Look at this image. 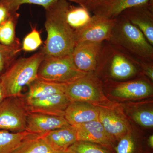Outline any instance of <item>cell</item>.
<instances>
[{
    "label": "cell",
    "mask_w": 153,
    "mask_h": 153,
    "mask_svg": "<svg viewBox=\"0 0 153 153\" xmlns=\"http://www.w3.org/2000/svg\"><path fill=\"white\" fill-rule=\"evenodd\" d=\"M68 3L66 12L67 23L74 31L85 26L91 18L90 12L86 8L75 6Z\"/></svg>",
    "instance_id": "23"
},
{
    "label": "cell",
    "mask_w": 153,
    "mask_h": 153,
    "mask_svg": "<svg viewBox=\"0 0 153 153\" xmlns=\"http://www.w3.org/2000/svg\"><path fill=\"white\" fill-rule=\"evenodd\" d=\"M98 120L114 140L120 139L128 132V126L124 120L108 110L99 108Z\"/></svg>",
    "instance_id": "18"
},
{
    "label": "cell",
    "mask_w": 153,
    "mask_h": 153,
    "mask_svg": "<svg viewBox=\"0 0 153 153\" xmlns=\"http://www.w3.org/2000/svg\"><path fill=\"white\" fill-rule=\"evenodd\" d=\"M87 73L76 67L71 54L60 56L45 55L38 68V78L48 82L68 84Z\"/></svg>",
    "instance_id": "5"
},
{
    "label": "cell",
    "mask_w": 153,
    "mask_h": 153,
    "mask_svg": "<svg viewBox=\"0 0 153 153\" xmlns=\"http://www.w3.org/2000/svg\"><path fill=\"white\" fill-rule=\"evenodd\" d=\"M113 88L111 94L123 98H140L153 94V87L150 82L143 79L117 83Z\"/></svg>",
    "instance_id": "16"
},
{
    "label": "cell",
    "mask_w": 153,
    "mask_h": 153,
    "mask_svg": "<svg viewBox=\"0 0 153 153\" xmlns=\"http://www.w3.org/2000/svg\"><path fill=\"white\" fill-rule=\"evenodd\" d=\"M135 142L131 134L128 133L121 138L115 148L116 153H133Z\"/></svg>",
    "instance_id": "29"
},
{
    "label": "cell",
    "mask_w": 153,
    "mask_h": 153,
    "mask_svg": "<svg viewBox=\"0 0 153 153\" xmlns=\"http://www.w3.org/2000/svg\"><path fill=\"white\" fill-rule=\"evenodd\" d=\"M24 98L29 113L63 117L65 111L71 101L65 94H52L34 99Z\"/></svg>",
    "instance_id": "9"
},
{
    "label": "cell",
    "mask_w": 153,
    "mask_h": 153,
    "mask_svg": "<svg viewBox=\"0 0 153 153\" xmlns=\"http://www.w3.org/2000/svg\"><path fill=\"white\" fill-rule=\"evenodd\" d=\"M138 67L136 62L109 42H102L95 71H105L110 78L125 80L135 76L139 72Z\"/></svg>",
    "instance_id": "4"
},
{
    "label": "cell",
    "mask_w": 153,
    "mask_h": 153,
    "mask_svg": "<svg viewBox=\"0 0 153 153\" xmlns=\"http://www.w3.org/2000/svg\"><path fill=\"white\" fill-rule=\"evenodd\" d=\"M73 126L76 130L77 141L88 142L102 146H110L114 141L98 120Z\"/></svg>",
    "instance_id": "12"
},
{
    "label": "cell",
    "mask_w": 153,
    "mask_h": 153,
    "mask_svg": "<svg viewBox=\"0 0 153 153\" xmlns=\"http://www.w3.org/2000/svg\"><path fill=\"white\" fill-rule=\"evenodd\" d=\"M42 44L40 33L36 28H34L25 36L22 43V49L25 52L35 51Z\"/></svg>",
    "instance_id": "26"
},
{
    "label": "cell",
    "mask_w": 153,
    "mask_h": 153,
    "mask_svg": "<svg viewBox=\"0 0 153 153\" xmlns=\"http://www.w3.org/2000/svg\"><path fill=\"white\" fill-rule=\"evenodd\" d=\"M99 108L84 102H71L66 108L64 117L71 126L98 120Z\"/></svg>",
    "instance_id": "15"
},
{
    "label": "cell",
    "mask_w": 153,
    "mask_h": 153,
    "mask_svg": "<svg viewBox=\"0 0 153 153\" xmlns=\"http://www.w3.org/2000/svg\"><path fill=\"white\" fill-rule=\"evenodd\" d=\"M43 137L55 151L65 152L77 141L75 128L68 125L42 134Z\"/></svg>",
    "instance_id": "17"
},
{
    "label": "cell",
    "mask_w": 153,
    "mask_h": 153,
    "mask_svg": "<svg viewBox=\"0 0 153 153\" xmlns=\"http://www.w3.org/2000/svg\"><path fill=\"white\" fill-rule=\"evenodd\" d=\"M4 99V95H3L2 89L1 85V80H0V104L2 102Z\"/></svg>",
    "instance_id": "33"
},
{
    "label": "cell",
    "mask_w": 153,
    "mask_h": 153,
    "mask_svg": "<svg viewBox=\"0 0 153 153\" xmlns=\"http://www.w3.org/2000/svg\"><path fill=\"white\" fill-rule=\"evenodd\" d=\"M67 84L48 82L37 78L28 85V93L24 97L34 99L52 94H65Z\"/></svg>",
    "instance_id": "19"
},
{
    "label": "cell",
    "mask_w": 153,
    "mask_h": 153,
    "mask_svg": "<svg viewBox=\"0 0 153 153\" xmlns=\"http://www.w3.org/2000/svg\"><path fill=\"white\" fill-rule=\"evenodd\" d=\"M148 143H149V146H150L151 148H153V135H151L149 137V140H148Z\"/></svg>",
    "instance_id": "34"
},
{
    "label": "cell",
    "mask_w": 153,
    "mask_h": 153,
    "mask_svg": "<svg viewBox=\"0 0 153 153\" xmlns=\"http://www.w3.org/2000/svg\"><path fill=\"white\" fill-rule=\"evenodd\" d=\"M69 1L58 0L45 10V28L47 38L41 49L45 55L60 56L70 55L75 44L74 31L68 25L66 18Z\"/></svg>",
    "instance_id": "1"
},
{
    "label": "cell",
    "mask_w": 153,
    "mask_h": 153,
    "mask_svg": "<svg viewBox=\"0 0 153 153\" xmlns=\"http://www.w3.org/2000/svg\"><path fill=\"white\" fill-rule=\"evenodd\" d=\"M149 0H105L86 7L94 15L108 19H116L123 12L130 8L146 4Z\"/></svg>",
    "instance_id": "13"
},
{
    "label": "cell",
    "mask_w": 153,
    "mask_h": 153,
    "mask_svg": "<svg viewBox=\"0 0 153 153\" xmlns=\"http://www.w3.org/2000/svg\"><path fill=\"white\" fill-rule=\"evenodd\" d=\"M63 117L29 113L26 130L38 135H42L69 125Z\"/></svg>",
    "instance_id": "14"
},
{
    "label": "cell",
    "mask_w": 153,
    "mask_h": 153,
    "mask_svg": "<svg viewBox=\"0 0 153 153\" xmlns=\"http://www.w3.org/2000/svg\"><path fill=\"white\" fill-rule=\"evenodd\" d=\"M94 72H88L85 76L67 84L65 94L71 102H97L101 100L100 85Z\"/></svg>",
    "instance_id": "7"
},
{
    "label": "cell",
    "mask_w": 153,
    "mask_h": 153,
    "mask_svg": "<svg viewBox=\"0 0 153 153\" xmlns=\"http://www.w3.org/2000/svg\"><path fill=\"white\" fill-rule=\"evenodd\" d=\"M103 1H105V0H88L87 2L86 3V5H85V7L87 6L90 5L91 4H95V3Z\"/></svg>",
    "instance_id": "32"
},
{
    "label": "cell",
    "mask_w": 153,
    "mask_h": 153,
    "mask_svg": "<svg viewBox=\"0 0 153 153\" xmlns=\"http://www.w3.org/2000/svg\"><path fill=\"white\" fill-rule=\"evenodd\" d=\"M55 152L42 135L34 134L25 140L12 153H54Z\"/></svg>",
    "instance_id": "22"
},
{
    "label": "cell",
    "mask_w": 153,
    "mask_h": 153,
    "mask_svg": "<svg viewBox=\"0 0 153 153\" xmlns=\"http://www.w3.org/2000/svg\"><path fill=\"white\" fill-rule=\"evenodd\" d=\"M66 151L69 153H109L100 145L85 141H76Z\"/></svg>",
    "instance_id": "25"
},
{
    "label": "cell",
    "mask_w": 153,
    "mask_h": 153,
    "mask_svg": "<svg viewBox=\"0 0 153 153\" xmlns=\"http://www.w3.org/2000/svg\"><path fill=\"white\" fill-rule=\"evenodd\" d=\"M102 44L87 41L76 43L71 56L79 70L88 73L95 71Z\"/></svg>",
    "instance_id": "11"
},
{
    "label": "cell",
    "mask_w": 153,
    "mask_h": 153,
    "mask_svg": "<svg viewBox=\"0 0 153 153\" xmlns=\"http://www.w3.org/2000/svg\"><path fill=\"white\" fill-rule=\"evenodd\" d=\"M68 1L74 2L77 4L79 6L85 8L88 0H66Z\"/></svg>",
    "instance_id": "31"
},
{
    "label": "cell",
    "mask_w": 153,
    "mask_h": 153,
    "mask_svg": "<svg viewBox=\"0 0 153 153\" xmlns=\"http://www.w3.org/2000/svg\"><path fill=\"white\" fill-rule=\"evenodd\" d=\"M120 15L138 28L153 46V0L127 9Z\"/></svg>",
    "instance_id": "10"
},
{
    "label": "cell",
    "mask_w": 153,
    "mask_h": 153,
    "mask_svg": "<svg viewBox=\"0 0 153 153\" xmlns=\"http://www.w3.org/2000/svg\"><path fill=\"white\" fill-rule=\"evenodd\" d=\"M16 12L11 10L3 0H0V25Z\"/></svg>",
    "instance_id": "30"
},
{
    "label": "cell",
    "mask_w": 153,
    "mask_h": 153,
    "mask_svg": "<svg viewBox=\"0 0 153 153\" xmlns=\"http://www.w3.org/2000/svg\"><path fill=\"white\" fill-rule=\"evenodd\" d=\"M19 16V13L16 12L0 25V43L7 47L22 50V45L16 33Z\"/></svg>",
    "instance_id": "20"
},
{
    "label": "cell",
    "mask_w": 153,
    "mask_h": 153,
    "mask_svg": "<svg viewBox=\"0 0 153 153\" xmlns=\"http://www.w3.org/2000/svg\"><path fill=\"white\" fill-rule=\"evenodd\" d=\"M36 134L25 130L19 132L0 130V153H12L25 140Z\"/></svg>",
    "instance_id": "21"
},
{
    "label": "cell",
    "mask_w": 153,
    "mask_h": 153,
    "mask_svg": "<svg viewBox=\"0 0 153 153\" xmlns=\"http://www.w3.org/2000/svg\"><path fill=\"white\" fill-rule=\"evenodd\" d=\"M13 11L17 12L19 8L24 4H33L41 6L44 9L58 0H3Z\"/></svg>",
    "instance_id": "27"
},
{
    "label": "cell",
    "mask_w": 153,
    "mask_h": 153,
    "mask_svg": "<svg viewBox=\"0 0 153 153\" xmlns=\"http://www.w3.org/2000/svg\"><path fill=\"white\" fill-rule=\"evenodd\" d=\"M45 55L41 50L28 57L16 59L1 74L0 80L4 98L22 97L23 88L38 78V71Z\"/></svg>",
    "instance_id": "3"
},
{
    "label": "cell",
    "mask_w": 153,
    "mask_h": 153,
    "mask_svg": "<svg viewBox=\"0 0 153 153\" xmlns=\"http://www.w3.org/2000/svg\"><path fill=\"white\" fill-rule=\"evenodd\" d=\"M23 97H7L0 104V130L13 132L26 130L29 112Z\"/></svg>",
    "instance_id": "6"
},
{
    "label": "cell",
    "mask_w": 153,
    "mask_h": 153,
    "mask_svg": "<svg viewBox=\"0 0 153 153\" xmlns=\"http://www.w3.org/2000/svg\"><path fill=\"white\" fill-rule=\"evenodd\" d=\"M21 49H14L0 43V74L16 59Z\"/></svg>",
    "instance_id": "24"
},
{
    "label": "cell",
    "mask_w": 153,
    "mask_h": 153,
    "mask_svg": "<svg viewBox=\"0 0 153 153\" xmlns=\"http://www.w3.org/2000/svg\"><path fill=\"white\" fill-rule=\"evenodd\" d=\"M108 42L137 65L143 61L153 62V46L142 32L123 15L116 18Z\"/></svg>",
    "instance_id": "2"
},
{
    "label": "cell",
    "mask_w": 153,
    "mask_h": 153,
    "mask_svg": "<svg viewBox=\"0 0 153 153\" xmlns=\"http://www.w3.org/2000/svg\"><path fill=\"white\" fill-rule=\"evenodd\" d=\"M134 120L140 126L146 127H152L153 111L152 110H143L134 113L132 115Z\"/></svg>",
    "instance_id": "28"
},
{
    "label": "cell",
    "mask_w": 153,
    "mask_h": 153,
    "mask_svg": "<svg viewBox=\"0 0 153 153\" xmlns=\"http://www.w3.org/2000/svg\"><path fill=\"white\" fill-rule=\"evenodd\" d=\"M116 22V19L94 15L85 26L74 31L76 44L84 41L102 43L109 41Z\"/></svg>",
    "instance_id": "8"
},
{
    "label": "cell",
    "mask_w": 153,
    "mask_h": 153,
    "mask_svg": "<svg viewBox=\"0 0 153 153\" xmlns=\"http://www.w3.org/2000/svg\"><path fill=\"white\" fill-rule=\"evenodd\" d=\"M54 153H68L67 151H65V152H59V151H56Z\"/></svg>",
    "instance_id": "35"
}]
</instances>
